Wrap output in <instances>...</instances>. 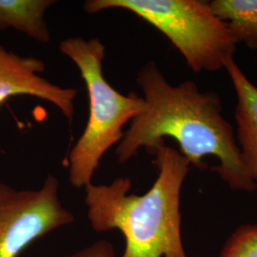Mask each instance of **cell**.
<instances>
[{"mask_svg": "<svg viewBox=\"0 0 257 257\" xmlns=\"http://www.w3.org/2000/svg\"><path fill=\"white\" fill-rule=\"evenodd\" d=\"M137 82L146 106L131 121L115 150L120 164L128 162L141 148L153 155L165 144L164 138H171L178 144L179 153L196 168L206 169L205 158L215 157L218 165L212 171L232 190L250 192L256 188L216 93L201 92L191 80L170 84L154 61L141 68Z\"/></svg>", "mask_w": 257, "mask_h": 257, "instance_id": "1", "label": "cell"}, {"mask_svg": "<svg viewBox=\"0 0 257 257\" xmlns=\"http://www.w3.org/2000/svg\"><path fill=\"white\" fill-rule=\"evenodd\" d=\"M153 155L158 175L144 194L130 193L128 177L84 188L88 220L97 232L119 230L125 239L121 257H189L181 236L180 194L191 164L166 144Z\"/></svg>", "mask_w": 257, "mask_h": 257, "instance_id": "2", "label": "cell"}, {"mask_svg": "<svg viewBox=\"0 0 257 257\" xmlns=\"http://www.w3.org/2000/svg\"><path fill=\"white\" fill-rule=\"evenodd\" d=\"M59 50L78 68L89 94L88 121L68 158L70 183L82 189L92 183L102 157L122 140L124 126L146 104L138 93L123 94L106 80L103 74L106 50L100 39L70 37L60 42Z\"/></svg>", "mask_w": 257, "mask_h": 257, "instance_id": "3", "label": "cell"}, {"mask_svg": "<svg viewBox=\"0 0 257 257\" xmlns=\"http://www.w3.org/2000/svg\"><path fill=\"white\" fill-rule=\"evenodd\" d=\"M88 14L128 11L162 33L195 73L216 72L234 59L237 41L210 2L200 0H88Z\"/></svg>", "mask_w": 257, "mask_h": 257, "instance_id": "4", "label": "cell"}, {"mask_svg": "<svg viewBox=\"0 0 257 257\" xmlns=\"http://www.w3.org/2000/svg\"><path fill=\"white\" fill-rule=\"evenodd\" d=\"M74 222L73 212L60 200L55 175H47L37 190L0 182V257H19L32 243Z\"/></svg>", "mask_w": 257, "mask_h": 257, "instance_id": "5", "label": "cell"}, {"mask_svg": "<svg viewBox=\"0 0 257 257\" xmlns=\"http://www.w3.org/2000/svg\"><path fill=\"white\" fill-rule=\"evenodd\" d=\"M45 68L41 59L17 55L0 45V106L10 97L30 95L52 103L72 122L77 90L49 81L41 75Z\"/></svg>", "mask_w": 257, "mask_h": 257, "instance_id": "6", "label": "cell"}, {"mask_svg": "<svg viewBox=\"0 0 257 257\" xmlns=\"http://www.w3.org/2000/svg\"><path fill=\"white\" fill-rule=\"evenodd\" d=\"M225 69L236 93L237 144L243 163L257 187V87L231 59Z\"/></svg>", "mask_w": 257, "mask_h": 257, "instance_id": "7", "label": "cell"}, {"mask_svg": "<svg viewBox=\"0 0 257 257\" xmlns=\"http://www.w3.org/2000/svg\"><path fill=\"white\" fill-rule=\"evenodd\" d=\"M55 0H0V30L14 29L40 43H48L51 34L45 20Z\"/></svg>", "mask_w": 257, "mask_h": 257, "instance_id": "8", "label": "cell"}, {"mask_svg": "<svg viewBox=\"0 0 257 257\" xmlns=\"http://www.w3.org/2000/svg\"><path fill=\"white\" fill-rule=\"evenodd\" d=\"M210 5L228 23L237 43L257 50V0H213Z\"/></svg>", "mask_w": 257, "mask_h": 257, "instance_id": "9", "label": "cell"}, {"mask_svg": "<svg viewBox=\"0 0 257 257\" xmlns=\"http://www.w3.org/2000/svg\"><path fill=\"white\" fill-rule=\"evenodd\" d=\"M220 257H257V224L235 230L226 242Z\"/></svg>", "mask_w": 257, "mask_h": 257, "instance_id": "10", "label": "cell"}, {"mask_svg": "<svg viewBox=\"0 0 257 257\" xmlns=\"http://www.w3.org/2000/svg\"><path fill=\"white\" fill-rule=\"evenodd\" d=\"M67 257H115V251L110 242L98 240Z\"/></svg>", "mask_w": 257, "mask_h": 257, "instance_id": "11", "label": "cell"}]
</instances>
